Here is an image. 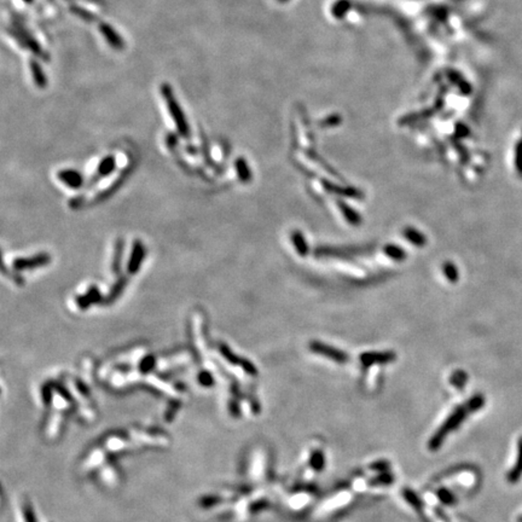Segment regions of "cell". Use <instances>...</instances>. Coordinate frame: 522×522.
Here are the masks:
<instances>
[{
    "instance_id": "6da1fadb",
    "label": "cell",
    "mask_w": 522,
    "mask_h": 522,
    "mask_svg": "<svg viewBox=\"0 0 522 522\" xmlns=\"http://www.w3.org/2000/svg\"><path fill=\"white\" fill-rule=\"evenodd\" d=\"M160 90H161V95H162V97H164V101L166 102V104H167L170 115L172 116V118H173L174 123H176L178 132H179L183 137L187 138L190 134L189 124H187V121L185 118V114H184L183 110H181L179 102L177 101L176 95H174L171 85L167 83L161 84Z\"/></svg>"
},
{
    "instance_id": "7a4b0ae2",
    "label": "cell",
    "mask_w": 522,
    "mask_h": 522,
    "mask_svg": "<svg viewBox=\"0 0 522 522\" xmlns=\"http://www.w3.org/2000/svg\"><path fill=\"white\" fill-rule=\"evenodd\" d=\"M468 414H470V410L468 409L467 404L463 406H459L457 410L452 412L451 416L446 420V422H444L443 426L436 430L435 434H434L432 437H430L429 445H428L429 449L432 450V451H436V450L441 446V444L444 443V440L446 439V436L449 435V433L457 429L459 424L467 418Z\"/></svg>"
},
{
    "instance_id": "3957f363",
    "label": "cell",
    "mask_w": 522,
    "mask_h": 522,
    "mask_svg": "<svg viewBox=\"0 0 522 522\" xmlns=\"http://www.w3.org/2000/svg\"><path fill=\"white\" fill-rule=\"evenodd\" d=\"M99 32L103 36H104L105 42H107L109 45L111 46L114 50H117V51H123L125 49V42L121 37L120 34H118L116 30L112 28L110 24L105 23V22H102L99 23Z\"/></svg>"
},
{
    "instance_id": "277c9868",
    "label": "cell",
    "mask_w": 522,
    "mask_h": 522,
    "mask_svg": "<svg viewBox=\"0 0 522 522\" xmlns=\"http://www.w3.org/2000/svg\"><path fill=\"white\" fill-rule=\"evenodd\" d=\"M29 68L30 73H32L34 84L39 87V89H45L48 86V79H46V75L44 73L42 65H40L39 62L36 59H32L29 62Z\"/></svg>"
},
{
    "instance_id": "5b68a950",
    "label": "cell",
    "mask_w": 522,
    "mask_h": 522,
    "mask_svg": "<svg viewBox=\"0 0 522 522\" xmlns=\"http://www.w3.org/2000/svg\"><path fill=\"white\" fill-rule=\"evenodd\" d=\"M521 475H522V440L518 441V456H517L516 465H515V467L512 468L510 471H509L508 481L511 484L516 483V481L521 477Z\"/></svg>"
},
{
    "instance_id": "8992f818",
    "label": "cell",
    "mask_w": 522,
    "mask_h": 522,
    "mask_svg": "<svg viewBox=\"0 0 522 522\" xmlns=\"http://www.w3.org/2000/svg\"><path fill=\"white\" fill-rule=\"evenodd\" d=\"M59 178H61L63 181H65L67 185H70L73 187L80 186L81 181H83L81 177L79 176V173H76V172H73V171L61 172V173H59Z\"/></svg>"
},
{
    "instance_id": "52a82bcc",
    "label": "cell",
    "mask_w": 522,
    "mask_h": 522,
    "mask_svg": "<svg viewBox=\"0 0 522 522\" xmlns=\"http://www.w3.org/2000/svg\"><path fill=\"white\" fill-rule=\"evenodd\" d=\"M69 10L71 14L75 15V16L83 18L84 21L90 22V23L91 22H96L97 20H98V17H97L95 14H92V12L87 11V10H85V9L80 8V6H77V5H71L69 8Z\"/></svg>"
},
{
    "instance_id": "ba28073f",
    "label": "cell",
    "mask_w": 522,
    "mask_h": 522,
    "mask_svg": "<svg viewBox=\"0 0 522 522\" xmlns=\"http://www.w3.org/2000/svg\"><path fill=\"white\" fill-rule=\"evenodd\" d=\"M48 262V256H36L35 259H30V260H20V262H16L15 266L17 268H24V267H33V266H40V265L46 264Z\"/></svg>"
},
{
    "instance_id": "9c48e42d",
    "label": "cell",
    "mask_w": 522,
    "mask_h": 522,
    "mask_svg": "<svg viewBox=\"0 0 522 522\" xmlns=\"http://www.w3.org/2000/svg\"><path fill=\"white\" fill-rule=\"evenodd\" d=\"M309 463H311V467L317 471H322L324 469L325 465V458L324 455L322 451H314L312 453L311 459H309Z\"/></svg>"
},
{
    "instance_id": "30bf717a",
    "label": "cell",
    "mask_w": 522,
    "mask_h": 522,
    "mask_svg": "<svg viewBox=\"0 0 522 522\" xmlns=\"http://www.w3.org/2000/svg\"><path fill=\"white\" fill-rule=\"evenodd\" d=\"M114 167H115V158L112 157V156H108V157H105L104 160L101 162V165H99L98 173L101 174V176H105V174H108L109 172H111L112 170H114Z\"/></svg>"
},
{
    "instance_id": "8fae6325",
    "label": "cell",
    "mask_w": 522,
    "mask_h": 522,
    "mask_svg": "<svg viewBox=\"0 0 522 522\" xmlns=\"http://www.w3.org/2000/svg\"><path fill=\"white\" fill-rule=\"evenodd\" d=\"M317 351L323 353V354H325V355H330L331 359H335L336 362H340V363L346 362V355L341 352L334 351V349H329V348H327V347H322L320 345H318Z\"/></svg>"
},
{
    "instance_id": "7c38bea8",
    "label": "cell",
    "mask_w": 522,
    "mask_h": 522,
    "mask_svg": "<svg viewBox=\"0 0 522 522\" xmlns=\"http://www.w3.org/2000/svg\"><path fill=\"white\" fill-rule=\"evenodd\" d=\"M403 496H404V498L408 501L410 504L414 506L415 509H417V510H420V509L422 508V502L421 499L418 498L417 496H416V493L412 492V491L410 490H404V492H403Z\"/></svg>"
},
{
    "instance_id": "4fadbf2b",
    "label": "cell",
    "mask_w": 522,
    "mask_h": 522,
    "mask_svg": "<svg viewBox=\"0 0 522 522\" xmlns=\"http://www.w3.org/2000/svg\"><path fill=\"white\" fill-rule=\"evenodd\" d=\"M484 404H485V398H484L483 395H475L467 403V406L469 410H470V412H475L480 410L484 406Z\"/></svg>"
},
{
    "instance_id": "5bb4252c",
    "label": "cell",
    "mask_w": 522,
    "mask_h": 522,
    "mask_svg": "<svg viewBox=\"0 0 522 522\" xmlns=\"http://www.w3.org/2000/svg\"><path fill=\"white\" fill-rule=\"evenodd\" d=\"M515 154H516V156H515V165H516L517 173L522 178V139L518 140Z\"/></svg>"
},
{
    "instance_id": "9a60e30c",
    "label": "cell",
    "mask_w": 522,
    "mask_h": 522,
    "mask_svg": "<svg viewBox=\"0 0 522 522\" xmlns=\"http://www.w3.org/2000/svg\"><path fill=\"white\" fill-rule=\"evenodd\" d=\"M393 483V476L388 473H383L381 475H378L377 477H375V479L371 481V485L375 486V485H390V484Z\"/></svg>"
},
{
    "instance_id": "2e32d148",
    "label": "cell",
    "mask_w": 522,
    "mask_h": 522,
    "mask_svg": "<svg viewBox=\"0 0 522 522\" xmlns=\"http://www.w3.org/2000/svg\"><path fill=\"white\" fill-rule=\"evenodd\" d=\"M437 497L440 498L444 504H453L456 502V497L452 495L451 492H449L448 490H440L437 491Z\"/></svg>"
},
{
    "instance_id": "e0dca14e",
    "label": "cell",
    "mask_w": 522,
    "mask_h": 522,
    "mask_svg": "<svg viewBox=\"0 0 522 522\" xmlns=\"http://www.w3.org/2000/svg\"><path fill=\"white\" fill-rule=\"evenodd\" d=\"M389 358L388 355L383 354V355H380V354H365L363 355V362L365 363V364H371V363L374 362H388Z\"/></svg>"
},
{
    "instance_id": "ac0fdd59",
    "label": "cell",
    "mask_w": 522,
    "mask_h": 522,
    "mask_svg": "<svg viewBox=\"0 0 522 522\" xmlns=\"http://www.w3.org/2000/svg\"><path fill=\"white\" fill-rule=\"evenodd\" d=\"M237 165V170H238L239 172V176L242 179H247V177H248V171H247V165H246V161L243 160V158H238L236 162Z\"/></svg>"
},
{
    "instance_id": "d6986e66",
    "label": "cell",
    "mask_w": 522,
    "mask_h": 522,
    "mask_svg": "<svg viewBox=\"0 0 522 522\" xmlns=\"http://www.w3.org/2000/svg\"><path fill=\"white\" fill-rule=\"evenodd\" d=\"M456 378L455 381H452V383H455L456 386H458L459 388H462V386L465 383V381H467V377H465V374L463 373H457L455 375Z\"/></svg>"
},
{
    "instance_id": "ffe728a7",
    "label": "cell",
    "mask_w": 522,
    "mask_h": 522,
    "mask_svg": "<svg viewBox=\"0 0 522 522\" xmlns=\"http://www.w3.org/2000/svg\"><path fill=\"white\" fill-rule=\"evenodd\" d=\"M24 516H26V522H35V520H34V514H33V510L29 508L24 509Z\"/></svg>"
},
{
    "instance_id": "44dd1931",
    "label": "cell",
    "mask_w": 522,
    "mask_h": 522,
    "mask_svg": "<svg viewBox=\"0 0 522 522\" xmlns=\"http://www.w3.org/2000/svg\"><path fill=\"white\" fill-rule=\"evenodd\" d=\"M388 463H386V462H378V463H375L374 465H371V468L374 469H377V470H381V469H387V465Z\"/></svg>"
},
{
    "instance_id": "7402d4cb",
    "label": "cell",
    "mask_w": 522,
    "mask_h": 522,
    "mask_svg": "<svg viewBox=\"0 0 522 522\" xmlns=\"http://www.w3.org/2000/svg\"><path fill=\"white\" fill-rule=\"evenodd\" d=\"M84 2H90V3H93V4H97V5L104 4V2H103V0H84Z\"/></svg>"
},
{
    "instance_id": "603a6c76",
    "label": "cell",
    "mask_w": 522,
    "mask_h": 522,
    "mask_svg": "<svg viewBox=\"0 0 522 522\" xmlns=\"http://www.w3.org/2000/svg\"><path fill=\"white\" fill-rule=\"evenodd\" d=\"M23 2L26 3V4H32V3L34 2V0H23Z\"/></svg>"
},
{
    "instance_id": "cb8c5ba5",
    "label": "cell",
    "mask_w": 522,
    "mask_h": 522,
    "mask_svg": "<svg viewBox=\"0 0 522 522\" xmlns=\"http://www.w3.org/2000/svg\"><path fill=\"white\" fill-rule=\"evenodd\" d=\"M518 522H522V516H521L520 518H518Z\"/></svg>"
}]
</instances>
